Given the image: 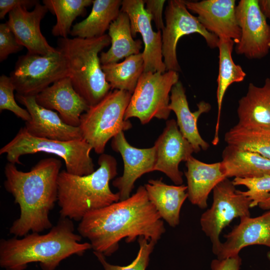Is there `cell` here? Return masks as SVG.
<instances>
[{
  "label": "cell",
  "instance_id": "cell-1",
  "mask_svg": "<svg viewBox=\"0 0 270 270\" xmlns=\"http://www.w3.org/2000/svg\"><path fill=\"white\" fill-rule=\"evenodd\" d=\"M162 219L144 186H140L128 198L86 214L77 230L94 252L108 256L123 239L129 243L143 236L156 243L166 231Z\"/></svg>",
  "mask_w": 270,
  "mask_h": 270
},
{
  "label": "cell",
  "instance_id": "cell-2",
  "mask_svg": "<svg viewBox=\"0 0 270 270\" xmlns=\"http://www.w3.org/2000/svg\"><path fill=\"white\" fill-rule=\"evenodd\" d=\"M62 166L61 160L54 158L40 160L26 172L18 170L15 164H6L4 186L20 208V217L10 228V234L23 237L52 227L48 216L58 200Z\"/></svg>",
  "mask_w": 270,
  "mask_h": 270
},
{
  "label": "cell",
  "instance_id": "cell-3",
  "mask_svg": "<svg viewBox=\"0 0 270 270\" xmlns=\"http://www.w3.org/2000/svg\"><path fill=\"white\" fill-rule=\"evenodd\" d=\"M72 220L60 217L46 234L31 232L0 240V266L6 270H24L38 262L42 270H55L60 262L72 256H82L92 248L90 243H80L82 236L74 232Z\"/></svg>",
  "mask_w": 270,
  "mask_h": 270
},
{
  "label": "cell",
  "instance_id": "cell-4",
  "mask_svg": "<svg viewBox=\"0 0 270 270\" xmlns=\"http://www.w3.org/2000/svg\"><path fill=\"white\" fill-rule=\"evenodd\" d=\"M99 168L86 176L61 171L58 179V200L60 217L80 221L88 212L120 200L118 192L109 186L117 175V162L112 156L102 154L98 160Z\"/></svg>",
  "mask_w": 270,
  "mask_h": 270
},
{
  "label": "cell",
  "instance_id": "cell-5",
  "mask_svg": "<svg viewBox=\"0 0 270 270\" xmlns=\"http://www.w3.org/2000/svg\"><path fill=\"white\" fill-rule=\"evenodd\" d=\"M111 44L109 36L84 38H60L58 50L66 60L74 88L90 106L102 100L110 92L98 54Z\"/></svg>",
  "mask_w": 270,
  "mask_h": 270
},
{
  "label": "cell",
  "instance_id": "cell-6",
  "mask_svg": "<svg viewBox=\"0 0 270 270\" xmlns=\"http://www.w3.org/2000/svg\"><path fill=\"white\" fill-rule=\"evenodd\" d=\"M91 146L84 138L71 141H60L32 136L24 127L0 150V154H6L8 162L22 164L20 158L26 154L44 152L63 159L66 171L78 176L92 173L94 165L90 152Z\"/></svg>",
  "mask_w": 270,
  "mask_h": 270
},
{
  "label": "cell",
  "instance_id": "cell-7",
  "mask_svg": "<svg viewBox=\"0 0 270 270\" xmlns=\"http://www.w3.org/2000/svg\"><path fill=\"white\" fill-rule=\"evenodd\" d=\"M132 94L124 90H110L81 116L78 127L82 138L96 154H104L110 139L132 127L130 122L124 120Z\"/></svg>",
  "mask_w": 270,
  "mask_h": 270
},
{
  "label": "cell",
  "instance_id": "cell-8",
  "mask_svg": "<svg viewBox=\"0 0 270 270\" xmlns=\"http://www.w3.org/2000/svg\"><path fill=\"white\" fill-rule=\"evenodd\" d=\"M178 81V72L175 71L144 72L132 94L124 120L136 118L142 124L154 118L167 120L171 112L170 94Z\"/></svg>",
  "mask_w": 270,
  "mask_h": 270
},
{
  "label": "cell",
  "instance_id": "cell-9",
  "mask_svg": "<svg viewBox=\"0 0 270 270\" xmlns=\"http://www.w3.org/2000/svg\"><path fill=\"white\" fill-rule=\"evenodd\" d=\"M66 76H68L67 64L58 50L46 55L28 52L18 58L10 74L16 94L24 96H36Z\"/></svg>",
  "mask_w": 270,
  "mask_h": 270
},
{
  "label": "cell",
  "instance_id": "cell-10",
  "mask_svg": "<svg viewBox=\"0 0 270 270\" xmlns=\"http://www.w3.org/2000/svg\"><path fill=\"white\" fill-rule=\"evenodd\" d=\"M251 200L236 188L232 181L226 178L213 190V202L200 218L202 231L212 244V252L218 254L222 242V230L235 218L250 216Z\"/></svg>",
  "mask_w": 270,
  "mask_h": 270
},
{
  "label": "cell",
  "instance_id": "cell-11",
  "mask_svg": "<svg viewBox=\"0 0 270 270\" xmlns=\"http://www.w3.org/2000/svg\"><path fill=\"white\" fill-rule=\"evenodd\" d=\"M165 25L162 30V55L166 71H181L176 56V46L185 35H201L210 48H218L219 38L208 32L197 17L192 14L183 0H170L164 12Z\"/></svg>",
  "mask_w": 270,
  "mask_h": 270
},
{
  "label": "cell",
  "instance_id": "cell-12",
  "mask_svg": "<svg viewBox=\"0 0 270 270\" xmlns=\"http://www.w3.org/2000/svg\"><path fill=\"white\" fill-rule=\"evenodd\" d=\"M236 16L241 35L235 52L250 60L265 57L270 50V25L262 12L258 0H240Z\"/></svg>",
  "mask_w": 270,
  "mask_h": 270
},
{
  "label": "cell",
  "instance_id": "cell-13",
  "mask_svg": "<svg viewBox=\"0 0 270 270\" xmlns=\"http://www.w3.org/2000/svg\"><path fill=\"white\" fill-rule=\"evenodd\" d=\"M120 11L129 16L133 38L140 33L142 38L144 49L142 52L144 60V72H164L166 68L162 55V31H154L150 15L144 8V0H123Z\"/></svg>",
  "mask_w": 270,
  "mask_h": 270
},
{
  "label": "cell",
  "instance_id": "cell-14",
  "mask_svg": "<svg viewBox=\"0 0 270 270\" xmlns=\"http://www.w3.org/2000/svg\"><path fill=\"white\" fill-rule=\"evenodd\" d=\"M156 162L154 171L164 173L176 185L182 184L183 173L179 164L192 156L194 150L180 132L176 121L169 120L156 140Z\"/></svg>",
  "mask_w": 270,
  "mask_h": 270
},
{
  "label": "cell",
  "instance_id": "cell-15",
  "mask_svg": "<svg viewBox=\"0 0 270 270\" xmlns=\"http://www.w3.org/2000/svg\"><path fill=\"white\" fill-rule=\"evenodd\" d=\"M112 150L120 154L124 164L122 175L115 178L112 185L118 190L120 200L128 198L136 181L143 174L153 172L156 162V150L154 146L138 148L131 146L124 132L114 136L111 142Z\"/></svg>",
  "mask_w": 270,
  "mask_h": 270
},
{
  "label": "cell",
  "instance_id": "cell-16",
  "mask_svg": "<svg viewBox=\"0 0 270 270\" xmlns=\"http://www.w3.org/2000/svg\"><path fill=\"white\" fill-rule=\"evenodd\" d=\"M184 3L188 10L198 15L208 32L218 38H230L236 44L238 42L241 32L236 16L235 0H184Z\"/></svg>",
  "mask_w": 270,
  "mask_h": 270
},
{
  "label": "cell",
  "instance_id": "cell-17",
  "mask_svg": "<svg viewBox=\"0 0 270 270\" xmlns=\"http://www.w3.org/2000/svg\"><path fill=\"white\" fill-rule=\"evenodd\" d=\"M16 96L30 115V120L26 122L24 127L32 136L60 141L83 138L79 127L66 124L57 112L38 104L35 96Z\"/></svg>",
  "mask_w": 270,
  "mask_h": 270
},
{
  "label": "cell",
  "instance_id": "cell-18",
  "mask_svg": "<svg viewBox=\"0 0 270 270\" xmlns=\"http://www.w3.org/2000/svg\"><path fill=\"white\" fill-rule=\"evenodd\" d=\"M48 10L38 2L32 11L20 6L8 13L6 23L18 44L26 48L28 52L46 55L58 50L49 44L40 31V22Z\"/></svg>",
  "mask_w": 270,
  "mask_h": 270
},
{
  "label": "cell",
  "instance_id": "cell-19",
  "mask_svg": "<svg viewBox=\"0 0 270 270\" xmlns=\"http://www.w3.org/2000/svg\"><path fill=\"white\" fill-rule=\"evenodd\" d=\"M35 97L38 104L56 110L64 122L75 127L79 126L81 116L90 107L76 91L68 76L56 81Z\"/></svg>",
  "mask_w": 270,
  "mask_h": 270
},
{
  "label": "cell",
  "instance_id": "cell-20",
  "mask_svg": "<svg viewBox=\"0 0 270 270\" xmlns=\"http://www.w3.org/2000/svg\"><path fill=\"white\" fill-rule=\"evenodd\" d=\"M217 258L223 260L239 255L244 248L262 245L270 248V210L255 217L244 216L240 223L224 236Z\"/></svg>",
  "mask_w": 270,
  "mask_h": 270
},
{
  "label": "cell",
  "instance_id": "cell-21",
  "mask_svg": "<svg viewBox=\"0 0 270 270\" xmlns=\"http://www.w3.org/2000/svg\"><path fill=\"white\" fill-rule=\"evenodd\" d=\"M168 108L176 114L178 128L183 136L192 146L194 152L197 153L202 150H206L210 144L200 135L197 122L202 114L208 112L210 110V104L201 101L198 104V110L192 112L189 108L186 90L182 82L179 80L171 90Z\"/></svg>",
  "mask_w": 270,
  "mask_h": 270
},
{
  "label": "cell",
  "instance_id": "cell-22",
  "mask_svg": "<svg viewBox=\"0 0 270 270\" xmlns=\"http://www.w3.org/2000/svg\"><path fill=\"white\" fill-rule=\"evenodd\" d=\"M184 172L187 180L189 200L200 208L208 206V199L212 190L226 178L222 170L221 162L208 164L192 156L186 162Z\"/></svg>",
  "mask_w": 270,
  "mask_h": 270
},
{
  "label": "cell",
  "instance_id": "cell-23",
  "mask_svg": "<svg viewBox=\"0 0 270 270\" xmlns=\"http://www.w3.org/2000/svg\"><path fill=\"white\" fill-rule=\"evenodd\" d=\"M237 114L236 124L241 127L270 130V78L262 86L249 84L246 94L238 100Z\"/></svg>",
  "mask_w": 270,
  "mask_h": 270
},
{
  "label": "cell",
  "instance_id": "cell-24",
  "mask_svg": "<svg viewBox=\"0 0 270 270\" xmlns=\"http://www.w3.org/2000/svg\"><path fill=\"white\" fill-rule=\"evenodd\" d=\"M148 198L162 218L172 227L180 224V212L188 198L187 186L168 185L162 178L150 180L144 184Z\"/></svg>",
  "mask_w": 270,
  "mask_h": 270
},
{
  "label": "cell",
  "instance_id": "cell-25",
  "mask_svg": "<svg viewBox=\"0 0 270 270\" xmlns=\"http://www.w3.org/2000/svg\"><path fill=\"white\" fill-rule=\"evenodd\" d=\"M222 170L226 178L270 176V160L260 154L227 145L222 152Z\"/></svg>",
  "mask_w": 270,
  "mask_h": 270
},
{
  "label": "cell",
  "instance_id": "cell-26",
  "mask_svg": "<svg viewBox=\"0 0 270 270\" xmlns=\"http://www.w3.org/2000/svg\"><path fill=\"white\" fill-rule=\"evenodd\" d=\"M234 44V42L230 38H219L218 46L219 50L218 74L216 90L218 116L212 141L214 146L217 145L219 142L221 110L225 93L232 84L242 82L246 76V73L241 66L236 64L233 60L232 52Z\"/></svg>",
  "mask_w": 270,
  "mask_h": 270
},
{
  "label": "cell",
  "instance_id": "cell-27",
  "mask_svg": "<svg viewBox=\"0 0 270 270\" xmlns=\"http://www.w3.org/2000/svg\"><path fill=\"white\" fill-rule=\"evenodd\" d=\"M108 35L110 38L111 46L106 52L100 55L102 65L118 62L119 60L140 53L142 42L134 40L132 36L128 16L120 12L116 18L110 26Z\"/></svg>",
  "mask_w": 270,
  "mask_h": 270
},
{
  "label": "cell",
  "instance_id": "cell-28",
  "mask_svg": "<svg viewBox=\"0 0 270 270\" xmlns=\"http://www.w3.org/2000/svg\"><path fill=\"white\" fill-rule=\"evenodd\" d=\"M121 0H94L90 14L72 28L70 34L84 38L105 34L111 23L120 12Z\"/></svg>",
  "mask_w": 270,
  "mask_h": 270
},
{
  "label": "cell",
  "instance_id": "cell-29",
  "mask_svg": "<svg viewBox=\"0 0 270 270\" xmlns=\"http://www.w3.org/2000/svg\"><path fill=\"white\" fill-rule=\"evenodd\" d=\"M102 68L112 90L132 94L144 70L142 54L129 56L120 62L102 64Z\"/></svg>",
  "mask_w": 270,
  "mask_h": 270
},
{
  "label": "cell",
  "instance_id": "cell-30",
  "mask_svg": "<svg viewBox=\"0 0 270 270\" xmlns=\"http://www.w3.org/2000/svg\"><path fill=\"white\" fill-rule=\"evenodd\" d=\"M92 0H43L44 4L56 17V24L52 30V35L68 38L74 20L78 16H84L86 8L92 4Z\"/></svg>",
  "mask_w": 270,
  "mask_h": 270
},
{
  "label": "cell",
  "instance_id": "cell-31",
  "mask_svg": "<svg viewBox=\"0 0 270 270\" xmlns=\"http://www.w3.org/2000/svg\"><path fill=\"white\" fill-rule=\"evenodd\" d=\"M228 145L253 152L270 160V130L248 128L237 124L224 135Z\"/></svg>",
  "mask_w": 270,
  "mask_h": 270
},
{
  "label": "cell",
  "instance_id": "cell-32",
  "mask_svg": "<svg viewBox=\"0 0 270 270\" xmlns=\"http://www.w3.org/2000/svg\"><path fill=\"white\" fill-rule=\"evenodd\" d=\"M139 250L136 258L126 266L113 265L107 262L105 256L102 253L94 252V254L102 265L104 270H146L148 266L150 256L156 244L149 241L143 236L138 238Z\"/></svg>",
  "mask_w": 270,
  "mask_h": 270
},
{
  "label": "cell",
  "instance_id": "cell-33",
  "mask_svg": "<svg viewBox=\"0 0 270 270\" xmlns=\"http://www.w3.org/2000/svg\"><path fill=\"white\" fill-rule=\"evenodd\" d=\"M232 181L235 186H244L247 188V190L240 192L251 200L250 208L258 206L270 194V176L250 178H235Z\"/></svg>",
  "mask_w": 270,
  "mask_h": 270
},
{
  "label": "cell",
  "instance_id": "cell-34",
  "mask_svg": "<svg viewBox=\"0 0 270 270\" xmlns=\"http://www.w3.org/2000/svg\"><path fill=\"white\" fill-rule=\"evenodd\" d=\"M16 90L10 76L2 74L0 76V111L8 110L25 122L30 120V115L26 109L16 103L14 92Z\"/></svg>",
  "mask_w": 270,
  "mask_h": 270
},
{
  "label": "cell",
  "instance_id": "cell-35",
  "mask_svg": "<svg viewBox=\"0 0 270 270\" xmlns=\"http://www.w3.org/2000/svg\"><path fill=\"white\" fill-rule=\"evenodd\" d=\"M6 22L0 24V62H2L12 54L22 50Z\"/></svg>",
  "mask_w": 270,
  "mask_h": 270
},
{
  "label": "cell",
  "instance_id": "cell-36",
  "mask_svg": "<svg viewBox=\"0 0 270 270\" xmlns=\"http://www.w3.org/2000/svg\"><path fill=\"white\" fill-rule=\"evenodd\" d=\"M164 0H144V8L154 22L158 30H162L164 24L162 19Z\"/></svg>",
  "mask_w": 270,
  "mask_h": 270
},
{
  "label": "cell",
  "instance_id": "cell-37",
  "mask_svg": "<svg viewBox=\"0 0 270 270\" xmlns=\"http://www.w3.org/2000/svg\"><path fill=\"white\" fill-rule=\"evenodd\" d=\"M38 2L36 0H0V19H4L8 13L18 6L28 8L35 6Z\"/></svg>",
  "mask_w": 270,
  "mask_h": 270
},
{
  "label": "cell",
  "instance_id": "cell-38",
  "mask_svg": "<svg viewBox=\"0 0 270 270\" xmlns=\"http://www.w3.org/2000/svg\"><path fill=\"white\" fill-rule=\"evenodd\" d=\"M242 259L239 255L223 260L214 259L212 261V270H240Z\"/></svg>",
  "mask_w": 270,
  "mask_h": 270
},
{
  "label": "cell",
  "instance_id": "cell-39",
  "mask_svg": "<svg viewBox=\"0 0 270 270\" xmlns=\"http://www.w3.org/2000/svg\"><path fill=\"white\" fill-rule=\"evenodd\" d=\"M258 4L266 18L270 20V0H258Z\"/></svg>",
  "mask_w": 270,
  "mask_h": 270
},
{
  "label": "cell",
  "instance_id": "cell-40",
  "mask_svg": "<svg viewBox=\"0 0 270 270\" xmlns=\"http://www.w3.org/2000/svg\"><path fill=\"white\" fill-rule=\"evenodd\" d=\"M258 206L264 210H270V194L266 200L260 202Z\"/></svg>",
  "mask_w": 270,
  "mask_h": 270
},
{
  "label": "cell",
  "instance_id": "cell-41",
  "mask_svg": "<svg viewBox=\"0 0 270 270\" xmlns=\"http://www.w3.org/2000/svg\"><path fill=\"white\" fill-rule=\"evenodd\" d=\"M267 258L268 259V260L270 261V251H269L267 253Z\"/></svg>",
  "mask_w": 270,
  "mask_h": 270
}]
</instances>
